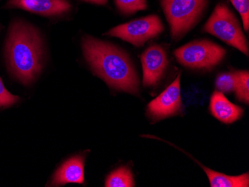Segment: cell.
<instances>
[{
  "instance_id": "cell-1",
  "label": "cell",
  "mask_w": 249,
  "mask_h": 187,
  "mask_svg": "<svg viewBox=\"0 0 249 187\" xmlns=\"http://www.w3.org/2000/svg\"><path fill=\"white\" fill-rule=\"evenodd\" d=\"M84 57L95 74L116 90L136 94L140 79L128 54L111 43L82 37Z\"/></svg>"
},
{
  "instance_id": "cell-2",
  "label": "cell",
  "mask_w": 249,
  "mask_h": 187,
  "mask_svg": "<svg viewBox=\"0 0 249 187\" xmlns=\"http://www.w3.org/2000/svg\"><path fill=\"white\" fill-rule=\"evenodd\" d=\"M43 57V43L39 31L25 21H13L5 43V58L11 74L22 85H30L41 72Z\"/></svg>"
},
{
  "instance_id": "cell-3",
  "label": "cell",
  "mask_w": 249,
  "mask_h": 187,
  "mask_svg": "<svg viewBox=\"0 0 249 187\" xmlns=\"http://www.w3.org/2000/svg\"><path fill=\"white\" fill-rule=\"evenodd\" d=\"M209 0H160L175 40L181 38L205 13Z\"/></svg>"
},
{
  "instance_id": "cell-4",
  "label": "cell",
  "mask_w": 249,
  "mask_h": 187,
  "mask_svg": "<svg viewBox=\"0 0 249 187\" xmlns=\"http://www.w3.org/2000/svg\"><path fill=\"white\" fill-rule=\"evenodd\" d=\"M203 30L249 55L247 40L240 22L227 5H216Z\"/></svg>"
},
{
  "instance_id": "cell-5",
  "label": "cell",
  "mask_w": 249,
  "mask_h": 187,
  "mask_svg": "<svg viewBox=\"0 0 249 187\" xmlns=\"http://www.w3.org/2000/svg\"><path fill=\"white\" fill-rule=\"evenodd\" d=\"M225 54V49L207 40L191 42L175 51L178 61L191 69H211L222 61Z\"/></svg>"
},
{
  "instance_id": "cell-6",
  "label": "cell",
  "mask_w": 249,
  "mask_h": 187,
  "mask_svg": "<svg viewBox=\"0 0 249 187\" xmlns=\"http://www.w3.org/2000/svg\"><path fill=\"white\" fill-rule=\"evenodd\" d=\"M163 29L164 27L160 17L153 15L116 26L105 34L122 39L139 47L150 39L159 35Z\"/></svg>"
},
{
  "instance_id": "cell-7",
  "label": "cell",
  "mask_w": 249,
  "mask_h": 187,
  "mask_svg": "<svg viewBox=\"0 0 249 187\" xmlns=\"http://www.w3.org/2000/svg\"><path fill=\"white\" fill-rule=\"evenodd\" d=\"M180 82L179 73L176 80L148 104V114L154 119H161L175 115L181 109Z\"/></svg>"
},
{
  "instance_id": "cell-8",
  "label": "cell",
  "mask_w": 249,
  "mask_h": 187,
  "mask_svg": "<svg viewBox=\"0 0 249 187\" xmlns=\"http://www.w3.org/2000/svg\"><path fill=\"white\" fill-rule=\"evenodd\" d=\"M141 63L144 86H155L160 80L167 68L168 59L164 49L161 46H151L142 53Z\"/></svg>"
},
{
  "instance_id": "cell-9",
  "label": "cell",
  "mask_w": 249,
  "mask_h": 187,
  "mask_svg": "<svg viewBox=\"0 0 249 187\" xmlns=\"http://www.w3.org/2000/svg\"><path fill=\"white\" fill-rule=\"evenodd\" d=\"M7 8H18L40 16L59 17L72 8L69 0H8Z\"/></svg>"
},
{
  "instance_id": "cell-10",
  "label": "cell",
  "mask_w": 249,
  "mask_h": 187,
  "mask_svg": "<svg viewBox=\"0 0 249 187\" xmlns=\"http://www.w3.org/2000/svg\"><path fill=\"white\" fill-rule=\"evenodd\" d=\"M85 157L76 155L64 162L53 176L51 185L64 186L71 183L84 184L85 182Z\"/></svg>"
},
{
  "instance_id": "cell-11",
  "label": "cell",
  "mask_w": 249,
  "mask_h": 187,
  "mask_svg": "<svg viewBox=\"0 0 249 187\" xmlns=\"http://www.w3.org/2000/svg\"><path fill=\"white\" fill-rule=\"evenodd\" d=\"M210 109L214 117L224 123L231 124L236 122L243 116L242 107L231 102L223 93L215 91L211 96Z\"/></svg>"
},
{
  "instance_id": "cell-12",
  "label": "cell",
  "mask_w": 249,
  "mask_h": 187,
  "mask_svg": "<svg viewBox=\"0 0 249 187\" xmlns=\"http://www.w3.org/2000/svg\"><path fill=\"white\" fill-rule=\"evenodd\" d=\"M198 162V161H196ZM199 163V162H198ZM200 164V163H199ZM201 165V164H200ZM205 170L212 187H249V173L239 176H230L223 173L217 172L201 165Z\"/></svg>"
},
{
  "instance_id": "cell-13",
  "label": "cell",
  "mask_w": 249,
  "mask_h": 187,
  "mask_svg": "<svg viewBox=\"0 0 249 187\" xmlns=\"http://www.w3.org/2000/svg\"><path fill=\"white\" fill-rule=\"evenodd\" d=\"M107 187H134L132 172L128 167H120L107 176L106 181Z\"/></svg>"
},
{
  "instance_id": "cell-14",
  "label": "cell",
  "mask_w": 249,
  "mask_h": 187,
  "mask_svg": "<svg viewBox=\"0 0 249 187\" xmlns=\"http://www.w3.org/2000/svg\"><path fill=\"white\" fill-rule=\"evenodd\" d=\"M236 96L240 101L249 104V73L248 71H237L234 72Z\"/></svg>"
},
{
  "instance_id": "cell-15",
  "label": "cell",
  "mask_w": 249,
  "mask_h": 187,
  "mask_svg": "<svg viewBox=\"0 0 249 187\" xmlns=\"http://www.w3.org/2000/svg\"><path fill=\"white\" fill-rule=\"evenodd\" d=\"M119 12L123 15H132L147 8V0H115Z\"/></svg>"
},
{
  "instance_id": "cell-16",
  "label": "cell",
  "mask_w": 249,
  "mask_h": 187,
  "mask_svg": "<svg viewBox=\"0 0 249 187\" xmlns=\"http://www.w3.org/2000/svg\"><path fill=\"white\" fill-rule=\"evenodd\" d=\"M217 90L222 93H231L234 91V72H223L218 75L216 81Z\"/></svg>"
},
{
  "instance_id": "cell-17",
  "label": "cell",
  "mask_w": 249,
  "mask_h": 187,
  "mask_svg": "<svg viewBox=\"0 0 249 187\" xmlns=\"http://www.w3.org/2000/svg\"><path fill=\"white\" fill-rule=\"evenodd\" d=\"M236 11L240 13L246 32L249 29V0H230Z\"/></svg>"
},
{
  "instance_id": "cell-18",
  "label": "cell",
  "mask_w": 249,
  "mask_h": 187,
  "mask_svg": "<svg viewBox=\"0 0 249 187\" xmlns=\"http://www.w3.org/2000/svg\"><path fill=\"white\" fill-rule=\"evenodd\" d=\"M19 101V96L10 93L4 86L2 79L0 78V108L11 107Z\"/></svg>"
},
{
  "instance_id": "cell-19",
  "label": "cell",
  "mask_w": 249,
  "mask_h": 187,
  "mask_svg": "<svg viewBox=\"0 0 249 187\" xmlns=\"http://www.w3.org/2000/svg\"><path fill=\"white\" fill-rule=\"evenodd\" d=\"M82 1L98 5H106L108 2V0H82Z\"/></svg>"
}]
</instances>
